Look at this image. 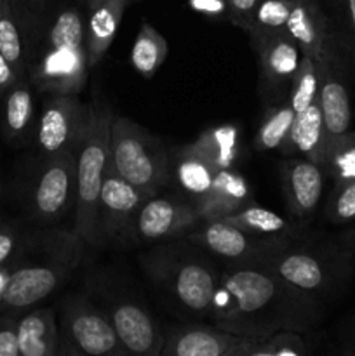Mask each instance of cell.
<instances>
[{"label": "cell", "mask_w": 355, "mask_h": 356, "mask_svg": "<svg viewBox=\"0 0 355 356\" xmlns=\"http://www.w3.org/2000/svg\"><path fill=\"white\" fill-rule=\"evenodd\" d=\"M150 264V275L157 278L180 305L188 312L209 316L221 277L214 268L191 257H160Z\"/></svg>", "instance_id": "obj_7"}, {"label": "cell", "mask_w": 355, "mask_h": 356, "mask_svg": "<svg viewBox=\"0 0 355 356\" xmlns=\"http://www.w3.org/2000/svg\"><path fill=\"white\" fill-rule=\"evenodd\" d=\"M110 320L127 355L159 356L164 350L162 330L148 312L132 301H117L110 308Z\"/></svg>", "instance_id": "obj_16"}, {"label": "cell", "mask_w": 355, "mask_h": 356, "mask_svg": "<svg viewBox=\"0 0 355 356\" xmlns=\"http://www.w3.org/2000/svg\"><path fill=\"white\" fill-rule=\"evenodd\" d=\"M13 266H14V263H13V261H10V263H7V264H2V266H0V299H2V292H3V287H6V284H7V278H9L10 271H13Z\"/></svg>", "instance_id": "obj_44"}, {"label": "cell", "mask_w": 355, "mask_h": 356, "mask_svg": "<svg viewBox=\"0 0 355 356\" xmlns=\"http://www.w3.org/2000/svg\"><path fill=\"white\" fill-rule=\"evenodd\" d=\"M77 195L75 152H59L45 156L40 174L30 191L31 218L40 222L58 221L73 204Z\"/></svg>", "instance_id": "obj_8"}, {"label": "cell", "mask_w": 355, "mask_h": 356, "mask_svg": "<svg viewBox=\"0 0 355 356\" xmlns=\"http://www.w3.org/2000/svg\"><path fill=\"white\" fill-rule=\"evenodd\" d=\"M292 152H299L305 159L324 165L327 152V136L319 99L296 113L291 132Z\"/></svg>", "instance_id": "obj_23"}, {"label": "cell", "mask_w": 355, "mask_h": 356, "mask_svg": "<svg viewBox=\"0 0 355 356\" xmlns=\"http://www.w3.org/2000/svg\"><path fill=\"white\" fill-rule=\"evenodd\" d=\"M345 10H347V38L341 42L345 45V51L352 54L354 52L355 58V0H345Z\"/></svg>", "instance_id": "obj_42"}, {"label": "cell", "mask_w": 355, "mask_h": 356, "mask_svg": "<svg viewBox=\"0 0 355 356\" xmlns=\"http://www.w3.org/2000/svg\"><path fill=\"white\" fill-rule=\"evenodd\" d=\"M216 172L218 169L205 156L191 149V146L180 149L176 159L171 162V176H174L178 186L191 197L194 204L207 193Z\"/></svg>", "instance_id": "obj_24"}, {"label": "cell", "mask_w": 355, "mask_h": 356, "mask_svg": "<svg viewBox=\"0 0 355 356\" xmlns=\"http://www.w3.org/2000/svg\"><path fill=\"white\" fill-rule=\"evenodd\" d=\"M292 2L294 0H260L253 16L244 24V30L253 37L254 44L278 31H285Z\"/></svg>", "instance_id": "obj_29"}, {"label": "cell", "mask_w": 355, "mask_h": 356, "mask_svg": "<svg viewBox=\"0 0 355 356\" xmlns=\"http://www.w3.org/2000/svg\"><path fill=\"white\" fill-rule=\"evenodd\" d=\"M0 52L16 70L17 76L24 79L26 73V47L21 33V24L17 14L7 0L0 7Z\"/></svg>", "instance_id": "obj_30"}, {"label": "cell", "mask_w": 355, "mask_h": 356, "mask_svg": "<svg viewBox=\"0 0 355 356\" xmlns=\"http://www.w3.org/2000/svg\"><path fill=\"white\" fill-rule=\"evenodd\" d=\"M110 165L146 197H153L171 177V162L159 143L122 117L111 120Z\"/></svg>", "instance_id": "obj_4"}, {"label": "cell", "mask_w": 355, "mask_h": 356, "mask_svg": "<svg viewBox=\"0 0 355 356\" xmlns=\"http://www.w3.org/2000/svg\"><path fill=\"white\" fill-rule=\"evenodd\" d=\"M190 238L223 259L260 266L284 249L278 236L253 235L225 219H205L204 226Z\"/></svg>", "instance_id": "obj_10"}, {"label": "cell", "mask_w": 355, "mask_h": 356, "mask_svg": "<svg viewBox=\"0 0 355 356\" xmlns=\"http://www.w3.org/2000/svg\"><path fill=\"white\" fill-rule=\"evenodd\" d=\"M167 58V42L150 23H143L131 51V63L145 79H152Z\"/></svg>", "instance_id": "obj_28"}, {"label": "cell", "mask_w": 355, "mask_h": 356, "mask_svg": "<svg viewBox=\"0 0 355 356\" xmlns=\"http://www.w3.org/2000/svg\"><path fill=\"white\" fill-rule=\"evenodd\" d=\"M350 250L341 245L331 259L303 249H282L263 264L285 287L301 298L310 299L331 292L352 273Z\"/></svg>", "instance_id": "obj_5"}, {"label": "cell", "mask_w": 355, "mask_h": 356, "mask_svg": "<svg viewBox=\"0 0 355 356\" xmlns=\"http://www.w3.org/2000/svg\"><path fill=\"white\" fill-rule=\"evenodd\" d=\"M188 6L195 13L205 14L209 17H221L228 14L226 0H188Z\"/></svg>", "instance_id": "obj_40"}, {"label": "cell", "mask_w": 355, "mask_h": 356, "mask_svg": "<svg viewBox=\"0 0 355 356\" xmlns=\"http://www.w3.org/2000/svg\"><path fill=\"white\" fill-rule=\"evenodd\" d=\"M59 341V355H127L115 332L110 316L82 298H70L63 305Z\"/></svg>", "instance_id": "obj_6"}, {"label": "cell", "mask_w": 355, "mask_h": 356, "mask_svg": "<svg viewBox=\"0 0 355 356\" xmlns=\"http://www.w3.org/2000/svg\"><path fill=\"white\" fill-rule=\"evenodd\" d=\"M319 104L326 125L327 146L350 131L352 106L343 80V58L324 56L319 63Z\"/></svg>", "instance_id": "obj_15"}, {"label": "cell", "mask_w": 355, "mask_h": 356, "mask_svg": "<svg viewBox=\"0 0 355 356\" xmlns=\"http://www.w3.org/2000/svg\"><path fill=\"white\" fill-rule=\"evenodd\" d=\"M16 339L19 356H58L59 327L51 308H38L16 316Z\"/></svg>", "instance_id": "obj_21"}, {"label": "cell", "mask_w": 355, "mask_h": 356, "mask_svg": "<svg viewBox=\"0 0 355 356\" xmlns=\"http://www.w3.org/2000/svg\"><path fill=\"white\" fill-rule=\"evenodd\" d=\"M129 0H106L90 9L86 21V47L89 68L100 65L110 49Z\"/></svg>", "instance_id": "obj_22"}, {"label": "cell", "mask_w": 355, "mask_h": 356, "mask_svg": "<svg viewBox=\"0 0 355 356\" xmlns=\"http://www.w3.org/2000/svg\"><path fill=\"white\" fill-rule=\"evenodd\" d=\"M202 221L194 202L148 197L136 212L134 233L143 242L180 236Z\"/></svg>", "instance_id": "obj_13"}, {"label": "cell", "mask_w": 355, "mask_h": 356, "mask_svg": "<svg viewBox=\"0 0 355 356\" xmlns=\"http://www.w3.org/2000/svg\"><path fill=\"white\" fill-rule=\"evenodd\" d=\"M287 296L289 289L270 270L246 264L219 277L209 316L219 329L265 339L277 330L289 329V323L278 316Z\"/></svg>", "instance_id": "obj_1"}, {"label": "cell", "mask_w": 355, "mask_h": 356, "mask_svg": "<svg viewBox=\"0 0 355 356\" xmlns=\"http://www.w3.org/2000/svg\"><path fill=\"white\" fill-rule=\"evenodd\" d=\"M340 245H343L345 249L350 250L352 254H355V228L348 229L343 235L340 236Z\"/></svg>", "instance_id": "obj_43"}, {"label": "cell", "mask_w": 355, "mask_h": 356, "mask_svg": "<svg viewBox=\"0 0 355 356\" xmlns=\"http://www.w3.org/2000/svg\"><path fill=\"white\" fill-rule=\"evenodd\" d=\"M0 356H19L16 339V315H0Z\"/></svg>", "instance_id": "obj_37"}, {"label": "cell", "mask_w": 355, "mask_h": 356, "mask_svg": "<svg viewBox=\"0 0 355 356\" xmlns=\"http://www.w3.org/2000/svg\"><path fill=\"white\" fill-rule=\"evenodd\" d=\"M2 131L9 143H23L33 125L35 103L26 79L19 80L2 97Z\"/></svg>", "instance_id": "obj_25"}, {"label": "cell", "mask_w": 355, "mask_h": 356, "mask_svg": "<svg viewBox=\"0 0 355 356\" xmlns=\"http://www.w3.org/2000/svg\"><path fill=\"white\" fill-rule=\"evenodd\" d=\"M0 195H2V184H0Z\"/></svg>", "instance_id": "obj_49"}, {"label": "cell", "mask_w": 355, "mask_h": 356, "mask_svg": "<svg viewBox=\"0 0 355 356\" xmlns=\"http://www.w3.org/2000/svg\"><path fill=\"white\" fill-rule=\"evenodd\" d=\"M103 2H106V0H86V3L89 6V9H93V7L100 6V3H103Z\"/></svg>", "instance_id": "obj_47"}, {"label": "cell", "mask_w": 355, "mask_h": 356, "mask_svg": "<svg viewBox=\"0 0 355 356\" xmlns=\"http://www.w3.org/2000/svg\"><path fill=\"white\" fill-rule=\"evenodd\" d=\"M285 30L301 49L317 63L324 56H341V45L333 38L329 23L315 0H294Z\"/></svg>", "instance_id": "obj_17"}, {"label": "cell", "mask_w": 355, "mask_h": 356, "mask_svg": "<svg viewBox=\"0 0 355 356\" xmlns=\"http://www.w3.org/2000/svg\"><path fill=\"white\" fill-rule=\"evenodd\" d=\"M19 247V232L14 226L0 222V266L10 263Z\"/></svg>", "instance_id": "obj_38"}, {"label": "cell", "mask_w": 355, "mask_h": 356, "mask_svg": "<svg viewBox=\"0 0 355 356\" xmlns=\"http://www.w3.org/2000/svg\"><path fill=\"white\" fill-rule=\"evenodd\" d=\"M322 169L333 177L334 183L355 179V131H348L327 146Z\"/></svg>", "instance_id": "obj_33"}, {"label": "cell", "mask_w": 355, "mask_h": 356, "mask_svg": "<svg viewBox=\"0 0 355 356\" xmlns=\"http://www.w3.org/2000/svg\"><path fill=\"white\" fill-rule=\"evenodd\" d=\"M294 110H292L289 99L285 103L277 104L265 115L260 129L254 138V146L260 152H292L291 132L294 124Z\"/></svg>", "instance_id": "obj_27"}, {"label": "cell", "mask_w": 355, "mask_h": 356, "mask_svg": "<svg viewBox=\"0 0 355 356\" xmlns=\"http://www.w3.org/2000/svg\"><path fill=\"white\" fill-rule=\"evenodd\" d=\"M343 353H347V355H355V337H354V339L348 341L347 348H345V350H343Z\"/></svg>", "instance_id": "obj_45"}, {"label": "cell", "mask_w": 355, "mask_h": 356, "mask_svg": "<svg viewBox=\"0 0 355 356\" xmlns=\"http://www.w3.org/2000/svg\"><path fill=\"white\" fill-rule=\"evenodd\" d=\"M221 219L232 222L244 232L260 236H281L291 229V226L282 216L253 204L246 205V207L239 209V211L232 212Z\"/></svg>", "instance_id": "obj_31"}, {"label": "cell", "mask_w": 355, "mask_h": 356, "mask_svg": "<svg viewBox=\"0 0 355 356\" xmlns=\"http://www.w3.org/2000/svg\"><path fill=\"white\" fill-rule=\"evenodd\" d=\"M190 146L218 170L232 169L240 152V131L232 124L218 125L202 132Z\"/></svg>", "instance_id": "obj_26"}, {"label": "cell", "mask_w": 355, "mask_h": 356, "mask_svg": "<svg viewBox=\"0 0 355 356\" xmlns=\"http://www.w3.org/2000/svg\"><path fill=\"white\" fill-rule=\"evenodd\" d=\"M47 45L86 47V19L75 7H66L52 21L47 31Z\"/></svg>", "instance_id": "obj_34"}, {"label": "cell", "mask_w": 355, "mask_h": 356, "mask_svg": "<svg viewBox=\"0 0 355 356\" xmlns=\"http://www.w3.org/2000/svg\"><path fill=\"white\" fill-rule=\"evenodd\" d=\"M19 80L23 79L17 76L16 70L10 66V63L7 61V59L2 56V52H0V99H2V97L9 92L10 87L16 86Z\"/></svg>", "instance_id": "obj_41"}, {"label": "cell", "mask_w": 355, "mask_h": 356, "mask_svg": "<svg viewBox=\"0 0 355 356\" xmlns=\"http://www.w3.org/2000/svg\"><path fill=\"white\" fill-rule=\"evenodd\" d=\"M6 2H7V0H0V7H2Z\"/></svg>", "instance_id": "obj_48"}, {"label": "cell", "mask_w": 355, "mask_h": 356, "mask_svg": "<svg viewBox=\"0 0 355 356\" xmlns=\"http://www.w3.org/2000/svg\"><path fill=\"white\" fill-rule=\"evenodd\" d=\"M80 242L77 233L61 235L47 243L49 252L44 263H14L0 299V313L19 315L58 291L79 264Z\"/></svg>", "instance_id": "obj_3"}, {"label": "cell", "mask_w": 355, "mask_h": 356, "mask_svg": "<svg viewBox=\"0 0 355 356\" xmlns=\"http://www.w3.org/2000/svg\"><path fill=\"white\" fill-rule=\"evenodd\" d=\"M249 204H254L253 190L244 176H240L232 167L218 170L207 193L194 205L197 207L202 221H205L221 219Z\"/></svg>", "instance_id": "obj_19"}, {"label": "cell", "mask_w": 355, "mask_h": 356, "mask_svg": "<svg viewBox=\"0 0 355 356\" xmlns=\"http://www.w3.org/2000/svg\"><path fill=\"white\" fill-rule=\"evenodd\" d=\"M319 83V65L313 58L303 54L298 72L291 82V94H289V103H291L294 113H299L305 108H308L313 101H317Z\"/></svg>", "instance_id": "obj_32"}, {"label": "cell", "mask_w": 355, "mask_h": 356, "mask_svg": "<svg viewBox=\"0 0 355 356\" xmlns=\"http://www.w3.org/2000/svg\"><path fill=\"white\" fill-rule=\"evenodd\" d=\"M326 216L334 225H345L355 219V179L334 183V190L327 200Z\"/></svg>", "instance_id": "obj_36"}, {"label": "cell", "mask_w": 355, "mask_h": 356, "mask_svg": "<svg viewBox=\"0 0 355 356\" xmlns=\"http://www.w3.org/2000/svg\"><path fill=\"white\" fill-rule=\"evenodd\" d=\"M226 3H228L230 19L233 21V24H239L244 28V24L253 16L260 0H226Z\"/></svg>", "instance_id": "obj_39"}, {"label": "cell", "mask_w": 355, "mask_h": 356, "mask_svg": "<svg viewBox=\"0 0 355 356\" xmlns=\"http://www.w3.org/2000/svg\"><path fill=\"white\" fill-rule=\"evenodd\" d=\"M89 72L87 47L47 45L30 68L31 80L45 94H79Z\"/></svg>", "instance_id": "obj_11"}, {"label": "cell", "mask_w": 355, "mask_h": 356, "mask_svg": "<svg viewBox=\"0 0 355 356\" xmlns=\"http://www.w3.org/2000/svg\"><path fill=\"white\" fill-rule=\"evenodd\" d=\"M38 0H9L10 6H17V3H35Z\"/></svg>", "instance_id": "obj_46"}, {"label": "cell", "mask_w": 355, "mask_h": 356, "mask_svg": "<svg viewBox=\"0 0 355 356\" xmlns=\"http://www.w3.org/2000/svg\"><path fill=\"white\" fill-rule=\"evenodd\" d=\"M254 45H256L258 54H260L265 82L270 87L291 86L303 54L299 45L287 33V30L270 35L268 38Z\"/></svg>", "instance_id": "obj_20"}, {"label": "cell", "mask_w": 355, "mask_h": 356, "mask_svg": "<svg viewBox=\"0 0 355 356\" xmlns=\"http://www.w3.org/2000/svg\"><path fill=\"white\" fill-rule=\"evenodd\" d=\"M308 353L306 341L298 330L282 329L261 339L254 356H301Z\"/></svg>", "instance_id": "obj_35"}, {"label": "cell", "mask_w": 355, "mask_h": 356, "mask_svg": "<svg viewBox=\"0 0 355 356\" xmlns=\"http://www.w3.org/2000/svg\"><path fill=\"white\" fill-rule=\"evenodd\" d=\"M324 169L308 159L289 160L282 165V183L289 209L296 218H308L319 205L324 190Z\"/></svg>", "instance_id": "obj_18"}, {"label": "cell", "mask_w": 355, "mask_h": 356, "mask_svg": "<svg viewBox=\"0 0 355 356\" xmlns=\"http://www.w3.org/2000/svg\"><path fill=\"white\" fill-rule=\"evenodd\" d=\"M113 113L106 104L90 106V120L77 149L75 233L87 245L100 243L97 214L104 174L110 165V129Z\"/></svg>", "instance_id": "obj_2"}, {"label": "cell", "mask_w": 355, "mask_h": 356, "mask_svg": "<svg viewBox=\"0 0 355 356\" xmlns=\"http://www.w3.org/2000/svg\"><path fill=\"white\" fill-rule=\"evenodd\" d=\"M90 106L75 94H49L37 129V145L45 156L77 152L89 127Z\"/></svg>", "instance_id": "obj_9"}, {"label": "cell", "mask_w": 355, "mask_h": 356, "mask_svg": "<svg viewBox=\"0 0 355 356\" xmlns=\"http://www.w3.org/2000/svg\"><path fill=\"white\" fill-rule=\"evenodd\" d=\"M146 195L118 176L113 167L108 165L100 193V214L97 233L100 238H117L134 219L136 212L146 200Z\"/></svg>", "instance_id": "obj_14"}, {"label": "cell", "mask_w": 355, "mask_h": 356, "mask_svg": "<svg viewBox=\"0 0 355 356\" xmlns=\"http://www.w3.org/2000/svg\"><path fill=\"white\" fill-rule=\"evenodd\" d=\"M260 337L239 336L219 327H181L164 341V355L169 356H254Z\"/></svg>", "instance_id": "obj_12"}]
</instances>
